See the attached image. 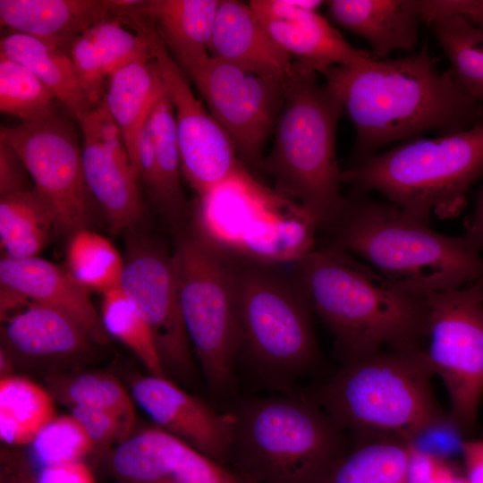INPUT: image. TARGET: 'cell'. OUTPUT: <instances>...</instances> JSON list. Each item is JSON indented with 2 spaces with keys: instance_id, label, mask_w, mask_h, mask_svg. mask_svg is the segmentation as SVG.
I'll use <instances>...</instances> for the list:
<instances>
[{
  "instance_id": "1",
  "label": "cell",
  "mask_w": 483,
  "mask_h": 483,
  "mask_svg": "<svg viewBox=\"0 0 483 483\" xmlns=\"http://www.w3.org/2000/svg\"><path fill=\"white\" fill-rule=\"evenodd\" d=\"M322 76L355 130L351 165L428 131L446 135L483 125L482 103L451 69L437 68L427 45L396 59L333 66Z\"/></svg>"
},
{
  "instance_id": "2",
  "label": "cell",
  "mask_w": 483,
  "mask_h": 483,
  "mask_svg": "<svg viewBox=\"0 0 483 483\" xmlns=\"http://www.w3.org/2000/svg\"><path fill=\"white\" fill-rule=\"evenodd\" d=\"M292 266L315 314L335 336L342 362L385 349L422 351L427 296L326 243Z\"/></svg>"
},
{
  "instance_id": "3",
  "label": "cell",
  "mask_w": 483,
  "mask_h": 483,
  "mask_svg": "<svg viewBox=\"0 0 483 483\" xmlns=\"http://www.w3.org/2000/svg\"><path fill=\"white\" fill-rule=\"evenodd\" d=\"M325 241L358 257L397 285L421 296L472 284L483 275V257L463 235L449 236L390 203L351 188Z\"/></svg>"
},
{
  "instance_id": "4",
  "label": "cell",
  "mask_w": 483,
  "mask_h": 483,
  "mask_svg": "<svg viewBox=\"0 0 483 483\" xmlns=\"http://www.w3.org/2000/svg\"><path fill=\"white\" fill-rule=\"evenodd\" d=\"M241 322L240 370L254 387L298 390L321 360L314 310L292 264H272L225 250Z\"/></svg>"
},
{
  "instance_id": "5",
  "label": "cell",
  "mask_w": 483,
  "mask_h": 483,
  "mask_svg": "<svg viewBox=\"0 0 483 483\" xmlns=\"http://www.w3.org/2000/svg\"><path fill=\"white\" fill-rule=\"evenodd\" d=\"M433 377L422 351L385 349L342 362L309 394L351 440L391 436L414 443L451 425Z\"/></svg>"
},
{
  "instance_id": "6",
  "label": "cell",
  "mask_w": 483,
  "mask_h": 483,
  "mask_svg": "<svg viewBox=\"0 0 483 483\" xmlns=\"http://www.w3.org/2000/svg\"><path fill=\"white\" fill-rule=\"evenodd\" d=\"M228 411V465L252 483H318L351 444L309 393L248 396Z\"/></svg>"
},
{
  "instance_id": "7",
  "label": "cell",
  "mask_w": 483,
  "mask_h": 483,
  "mask_svg": "<svg viewBox=\"0 0 483 483\" xmlns=\"http://www.w3.org/2000/svg\"><path fill=\"white\" fill-rule=\"evenodd\" d=\"M284 80L285 99L272 148L258 170L273 188L297 202L324 229L336 215L343 195L335 136L343 109L318 73L295 63Z\"/></svg>"
},
{
  "instance_id": "8",
  "label": "cell",
  "mask_w": 483,
  "mask_h": 483,
  "mask_svg": "<svg viewBox=\"0 0 483 483\" xmlns=\"http://www.w3.org/2000/svg\"><path fill=\"white\" fill-rule=\"evenodd\" d=\"M483 176V125L416 139L371 155L342 171V182L383 194L429 224L432 215L458 216L470 186Z\"/></svg>"
},
{
  "instance_id": "9",
  "label": "cell",
  "mask_w": 483,
  "mask_h": 483,
  "mask_svg": "<svg viewBox=\"0 0 483 483\" xmlns=\"http://www.w3.org/2000/svg\"><path fill=\"white\" fill-rule=\"evenodd\" d=\"M172 257L182 317L210 397L232 400L242 330L225 251L189 221L173 232Z\"/></svg>"
},
{
  "instance_id": "10",
  "label": "cell",
  "mask_w": 483,
  "mask_h": 483,
  "mask_svg": "<svg viewBox=\"0 0 483 483\" xmlns=\"http://www.w3.org/2000/svg\"><path fill=\"white\" fill-rule=\"evenodd\" d=\"M422 352L442 380L454 430L475 431L483 396V297L479 279L427 296Z\"/></svg>"
},
{
  "instance_id": "11",
  "label": "cell",
  "mask_w": 483,
  "mask_h": 483,
  "mask_svg": "<svg viewBox=\"0 0 483 483\" xmlns=\"http://www.w3.org/2000/svg\"><path fill=\"white\" fill-rule=\"evenodd\" d=\"M125 232L119 287L148 326L164 369L182 386L197 380V361L185 327L172 250L157 237Z\"/></svg>"
},
{
  "instance_id": "12",
  "label": "cell",
  "mask_w": 483,
  "mask_h": 483,
  "mask_svg": "<svg viewBox=\"0 0 483 483\" xmlns=\"http://www.w3.org/2000/svg\"><path fill=\"white\" fill-rule=\"evenodd\" d=\"M0 140L20 155L34 189L50 205L55 233L70 237L90 229L98 208L85 180L81 148L72 123L59 113L0 128Z\"/></svg>"
},
{
  "instance_id": "13",
  "label": "cell",
  "mask_w": 483,
  "mask_h": 483,
  "mask_svg": "<svg viewBox=\"0 0 483 483\" xmlns=\"http://www.w3.org/2000/svg\"><path fill=\"white\" fill-rule=\"evenodd\" d=\"M301 208L242 165L197 199L190 221L201 235L225 250L253 258L278 238L286 220Z\"/></svg>"
},
{
  "instance_id": "14",
  "label": "cell",
  "mask_w": 483,
  "mask_h": 483,
  "mask_svg": "<svg viewBox=\"0 0 483 483\" xmlns=\"http://www.w3.org/2000/svg\"><path fill=\"white\" fill-rule=\"evenodd\" d=\"M191 81L231 139L241 162L252 173L258 171L284 105V81L212 57Z\"/></svg>"
},
{
  "instance_id": "15",
  "label": "cell",
  "mask_w": 483,
  "mask_h": 483,
  "mask_svg": "<svg viewBox=\"0 0 483 483\" xmlns=\"http://www.w3.org/2000/svg\"><path fill=\"white\" fill-rule=\"evenodd\" d=\"M154 58L174 106L182 177L204 196L243 164L224 129L193 93L190 80L156 35Z\"/></svg>"
},
{
  "instance_id": "16",
  "label": "cell",
  "mask_w": 483,
  "mask_h": 483,
  "mask_svg": "<svg viewBox=\"0 0 483 483\" xmlns=\"http://www.w3.org/2000/svg\"><path fill=\"white\" fill-rule=\"evenodd\" d=\"M109 465L120 483H252L156 426L118 444Z\"/></svg>"
},
{
  "instance_id": "17",
  "label": "cell",
  "mask_w": 483,
  "mask_h": 483,
  "mask_svg": "<svg viewBox=\"0 0 483 483\" xmlns=\"http://www.w3.org/2000/svg\"><path fill=\"white\" fill-rule=\"evenodd\" d=\"M134 401L156 427L208 457L228 465L232 415L218 411L169 377L138 376L131 381Z\"/></svg>"
},
{
  "instance_id": "18",
  "label": "cell",
  "mask_w": 483,
  "mask_h": 483,
  "mask_svg": "<svg viewBox=\"0 0 483 483\" xmlns=\"http://www.w3.org/2000/svg\"><path fill=\"white\" fill-rule=\"evenodd\" d=\"M323 1L251 0L249 4L293 62L323 75L336 65L360 64L372 54L351 45L318 13Z\"/></svg>"
},
{
  "instance_id": "19",
  "label": "cell",
  "mask_w": 483,
  "mask_h": 483,
  "mask_svg": "<svg viewBox=\"0 0 483 483\" xmlns=\"http://www.w3.org/2000/svg\"><path fill=\"white\" fill-rule=\"evenodd\" d=\"M104 347L67 314L41 304L29 303L4 321L1 349L14 367L47 369H77Z\"/></svg>"
},
{
  "instance_id": "20",
  "label": "cell",
  "mask_w": 483,
  "mask_h": 483,
  "mask_svg": "<svg viewBox=\"0 0 483 483\" xmlns=\"http://www.w3.org/2000/svg\"><path fill=\"white\" fill-rule=\"evenodd\" d=\"M0 286L16 294L26 305L38 303L56 309L73 318L98 344L106 346L109 335L89 290L66 268L41 258L0 260Z\"/></svg>"
},
{
  "instance_id": "21",
  "label": "cell",
  "mask_w": 483,
  "mask_h": 483,
  "mask_svg": "<svg viewBox=\"0 0 483 483\" xmlns=\"http://www.w3.org/2000/svg\"><path fill=\"white\" fill-rule=\"evenodd\" d=\"M210 56L244 72L284 81L294 62L275 42L249 3L221 0L209 47Z\"/></svg>"
},
{
  "instance_id": "22",
  "label": "cell",
  "mask_w": 483,
  "mask_h": 483,
  "mask_svg": "<svg viewBox=\"0 0 483 483\" xmlns=\"http://www.w3.org/2000/svg\"><path fill=\"white\" fill-rule=\"evenodd\" d=\"M221 0H140L135 12L156 31L170 56L192 80L209 62Z\"/></svg>"
},
{
  "instance_id": "23",
  "label": "cell",
  "mask_w": 483,
  "mask_h": 483,
  "mask_svg": "<svg viewBox=\"0 0 483 483\" xmlns=\"http://www.w3.org/2000/svg\"><path fill=\"white\" fill-rule=\"evenodd\" d=\"M115 10V0H0V21L6 34L38 38L70 55L74 40Z\"/></svg>"
},
{
  "instance_id": "24",
  "label": "cell",
  "mask_w": 483,
  "mask_h": 483,
  "mask_svg": "<svg viewBox=\"0 0 483 483\" xmlns=\"http://www.w3.org/2000/svg\"><path fill=\"white\" fill-rule=\"evenodd\" d=\"M329 19L363 38L372 55L386 59L394 50L412 52L423 22V0H330Z\"/></svg>"
},
{
  "instance_id": "25",
  "label": "cell",
  "mask_w": 483,
  "mask_h": 483,
  "mask_svg": "<svg viewBox=\"0 0 483 483\" xmlns=\"http://www.w3.org/2000/svg\"><path fill=\"white\" fill-rule=\"evenodd\" d=\"M82 135L85 180L110 230L117 234L138 227L145 205L131 158L108 151L89 131H82Z\"/></svg>"
},
{
  "instance_id": "26",
  "label": "cell",
  "mask_w": 483,
  "mask_h": 483,
  "mask_svg": "<svg viewBox=\"0 0 483 483\" xmlns=\"http://www.w3.org/2000/svg\"><path fill=\"white\" fill-rule=\"evenodd\" d=\"M107 81L105 102L123 132L135 168L139 136L165 90L159 68L155 58L135 62L113 73Z\"/></svg>"
},
{
  "instance_id": "27",
  "label": "cell",
  "mask_w": 483,
  "mask_h": 483,
  "mask_svg": "<svg viewBox=\"0 0 483 483\" xmlns=\"http://www.w3.org/2000/svg\"><path fill=\"white\" fill-rule=\"evenodd\" d=\"M0 55L34 73L78 122L94 109L78 80L70 55L61 49L38 38L13 33L2 37Z\"/></svg>"
},
{
  "instance_id": "28",
  "label": "cell",
  "mask_w": 483,
  "mask_h": 483,
  "mask_svg": "<svg viewBox=\"0 0 483 483\" xmlns=\"http://www.w3.org/2000/svg\"><path fill=\"white\" fill-rule=\"evenodd\" d=\"M148 125L157 182L152 204L173 233L189 222L191 207L186 200L182 186V173L174 106L165 90L156 102Z\"/></svg>"
},
{
  "instance_id": "29",
  "label": "cell",
  "mask_w": 483,
  "mask_h": 483,
  "mask_svg": "<svg viewBox=\"0 0 483 483\" xmlns=\"http://www.w3.org/2000/svg\"><path fill=\"white\" fill-rule=\"evenodd\" d=\"M411 445L391 436L351 440L318 483H406Z\"/></svg>"
},
{
  "instance_id": "30",
  "label": "cell",
  "mask_w": 483,
  "mask_h": 483,
  "mask_svg": "<svg viewBox=\"0 0 483 483\" xmlns=\"http://www.w3.org/2000/svg\"><path fill=\"white\" fill-rule=\"evenodd\" d=\"M51 232L55 217L47 201L34 189L1 196L0 243L4 257H37Z\"/></svg>"
},
{
  "instance_id": "31",
  "label": "cell",
  "mask_w": 483,
  "mask_h": 483,
  "mask_svg": "<svg viewBox=\"0 0 483 483\" xmlns=\"http://www.w3.org/2000/svg\"><path fill=\"white\" fill-rule=\"evenodd\" d=\"M55 418L48 391L23 377L0 379V437L11 445L30 444Z\"/></svg>"
},
{
  "instance_id": "32",
  "label": "cell",
  "mask_w": 483,
  "mask_h": 483,
  "mask_svg": "<svg viewBox=\"0 0 483 483\" xmlns=\"http://www.w3.org/2000/svg\"><path fill=\"white\" fill-rule=\"evenodd\" d=\"M46 381L52 397L69 408L89 406L110 411L131 432L135 419L132 401L114 377L93 371L56 372L47 375Z\"/></svg>"
},
{
  "instance_id": "33",
  "label": "cell",
  "mask_w": 483,
  "mask_h": 483,
  "mask_svg": "<svg viewBox=\"0 0 483 483\" xmlns=\"http://www.w3.org/2000/svg\"><path fill=\"white\" fill-rule=\"evenodd\" d=\"M426 23L455 77L470 96L483 103V29L459 15H436Z\"/></svg>"
},
{
  "instance_id": "34",
  "label": "cell",
  "mask_w": 483,
  "mask_h": 483,
  "mask_svg": "<svg viewBox=\"0 0 483 483\" xmlns=\"http://www.w3.org/2000/svg\"><path fill=\"white\" fill-rule=\"evenodd\" d=\"M123 264L115 247L91 229L80 230L69 237L65 267L89 291L103 294L119 287Z\"/></svg>"
},
{
  "instance_id": "35",
  "label": "cell",
  "mask_w": 483,
  "mask_h": 483,
  "mask_svg": "<svg viewBox=\"0 0 483 483\" xmlns=\"http://www.w3.org/2000/svg\"><path fill=\"white\" fill-rule=\"evenodd\" d=\"M102 295L100 316L107 334L127 346L148 374L168 377L148 326L121 288Z\"/></svg>"
},
{
  "instance_id": "36",
  "label": "cell",
  "mask_w": 483,
  "mask_h": 483,
  "mask_svg": "<svg viewBox=\"0 0 483 483\" xmlns=\"http://www.w3.org/2000/svg\"><path fill=\"white\" fill-rule=\"evenodd\" d=\"M123 26L116 17H108L85 32L97 48L107 80L126 65L154 58L157 33L153 27L143 18L131 26L134 32Z\"/></svg>"
},
{
  "instance_id": "37",
  "label": "cell",
  "mask_w": 483,
  "mask_h": 483,
  "mask_svg": "<svg viewBox=\"0 0 483 483\" xmlns=\"http://www.w3.org/2000/svg\"><path fill=\"white\" fill-rule=\"evenodd\" d=\"M55 97L22 64L0 55V110L21 123L37 122L57 114Z\"/></svg>"
},
{
  "instance_id": "38",
  "label": "cell",
  "mask_w": 483,
  "mask_h": 483,
  "mask_svg": "<svg viewBox=\"0 0 483 483\" xmlns=\"http://www.w3.org/2000/svg\"><path fill=\"white\" fill-rule=\"evenodd\" d=\"M30 445L33 459L41 468L80 461L94 449L89 436L71 414L54 418L41 428Z\"/></svg>"
},
{
  "instance_id": "39",
  "label": "cell",
  "mask_w": 483,
  "mask_h": 483,
  "mask_svg": "<svg viewBox=\"0 0 483 483\" xmlns=\"http://www.w3.org/2000/svg\"><path fill=\"white\" fill-rule=\"evenodd\" d=\"M70 57L78 80L95 108L105 98L107 77L97 48L86 33L74 40Z\"/></svg>"
},
{
  "instance_id": "40",
  "label": "cell",
  "mask_w": 483,
  "mask_h": 483,
  "mask_svg": "<svg viewBox=\"0 0 483 483\" xmlns=\"http://www.w3.org/2000/svg\"><path fill=\"white\" fill-rule=\"evenodd\" d=\"M70 410L94 448L104 449L115 442L118 445L131 435L121 418L110 411L89 406H73Z\"/></svg>"
},
{
  "instance_id": "41",
  "label": "cell",
  "mask_w": 483,
  "mask_h": 483,
  "mask_svg": "<svg viewBox=\"0 0 483 483\" xmlns=\"http://www.w3.org/2000/svg\"><path fill=\"white\" fill-rule=\"evenodd\" d=\"M30 174L16 150L0 140V194L10 195L31 190Z\"/></svg>"
},
{
  "instance_id": "42",
  "label": "cell",
  "mask_w": 483,
  "mask_h": 483,
  "mask_svg": "<svg viewBox=\"0 0 483 483\" xmlns=\"http://www.w3.org/2000/svg\"><path fill=\"white\" fill-rule=\"evenodd\" d=\"M436 15H459L483 29V0H423V22Z\"/></svg>"
},
{
  "instance_id": "43",
  "label": "cell",
  "mask_w": 483,
  "mask_h": 483,
  "mask_svg": "<svg viewBox=\"0 0 483 483\" xmlns=\"http://www.w3.org/2000/svg\"><path fill=\"white\" fill-rule=\"evenodd\" d=\"M37 483H96V479L80 460L41 468Z\"/></svg>"
},
{
  "instance_id": "44",
  "label": "cell",
  "mask_w": 483,
  "mask_h": 483,
  "mask_svg": "<svg viewBox=\"0 0 483 483\" xmlns=\"http://www.w3.org/2000/svg\"><path fill=\"white\" fill-rule=\"evenodd\" d=\"M460 448L466 479L470 483H483V440L465 439Z\"/></svg>"
},
{
  "instance_id": "45",
  "label": "cell",
  "mask_w": 483,
  "mask_h": 483,
  "mask_svg": "<svg viewBox=\"0 0 483 483\" xmlns=\"http://www.w3.org/2000/svg\"><path fill=\"white\" fill-rule=\"evenodd\" d=\"M464 233L466 240L479 251L483 250V184L475 198L474 208L468 216Z\"/></svg>"
},
{
  "instance_id": "46",
  "label": "cell",
  "mask_w": 483,
  "mask_h": 483,
  "mask_svg": "<svg viewBox=\"0 0 483 483\" xmlns=\"http://www.w3.org/2000/svg\"><path fill=\"white\" fill-rule=\"evenodd\" d=\"M14 365L5 352L0 349V371L1 378L8 377L13 375Z\"/></svg>"
},
{
  "instance_id": "47",
  "label": "cell",
  "mask_w": 483,
  "mask_h": 483,
  "mask_svg": "<svg viewBox=\"0 0 483 483\" xmlns=\"http://www.w3.org/2000/svg\"><path fill=\"white\" fill-rule=\"evenodd\" d=\"M450 483H470L465 476H461L459 473L451 480Z\"/></svg>"
},
{
  "instance_id": "48",
  "label": "cell",
  "mask_w": 483,
  "mask_h": 483,
  "mask_svg": "<svg viewBox=\"0 0 483 483\" xmlns=\"http://www.w3.org/2000/svg\"><path fill=\"white\" fill-rule=\"evenodd\" d=\"M479 281H480V286H481V294L483 297V275L479 278Z\"/></svg>"
}]
</instances>
